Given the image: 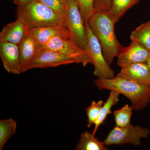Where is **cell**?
I'll use <instances>...</instances> for the list:
<instances>
[{
  "label": "cell",
  "instance_id": "6da1fadb",
  "mask_svg": "<svg viewBox=\"0 0 150 150\" xmlns=\"http://www.w3.org/2000/svg\"><path fill=\"white\" fill-rule=\"evenodd\" d=\"M88 22L92 31L99 40L105 59L110 65L124 48L115 35V23L107 13L98 11L94 12Z\"/></svg>",
  "mask_w": 150,
  "mask_h": 150
},
{
  "label": "cell",
  "instance_id": "7a4b0ae2",
  "mask_svg": "<svg viewBox=\"0 0 150 150\" xmlns=\"http://www.w3.org/2000/svg\"><path fill=\"white\" fill-rule=\"evenodd\" d=\"M99 89L114 91L131 100L133 110L144 108L150 102V86L144 85L117 76L111 79H98L94 82Z\"/></svg>",
  "mask_w": 150,
  "mask_h": 150
},
{
  "label": "cell",
  "instance_id": "3957f363",
  "mask_svg": "<svg viewBox=\"0 0 150 150\" xmlns=\"http://www.w3.org/2000/svg\"><path fill=\"white\" fill-rule=\"evenodd\" d=\"M17 11L18 18L24 22L29 29L48 26L66 27L54 11L38 0L18 6Z\"/></svg>",
  "mask_w": 150,
  "mask_h": 150
},
{
  "label": "cell",
  "instance_id": "277c9868",
  "mask_svg": "<svg viewBox=\"0 0 150 150\" xmlns=\"http://www.w3.org/2000/svg\"><path fill=\"white\" fill-rule=\"evenodd\" d=\"M85 25L86 34V50L91 56L94 67L93 75L99 79L114 77V71L105 59L99 40L92 31L88 22L85 23Z\"/></svg>",
  "mask_w": 150,
  "mask_h": 150
},
{
  "label": "cell",
  "instance_id": "5b68a950",
  "mask_svg": "<svg viewBox=\"0 0 150 150\" xmlns=\"http://www.w3.org/2000/svg\"><path fill=\"white\" fill-rule=\"evenodd\" d=\"M150 133L149 129L140 126L131 124L124 127L115 126L103 142L105 146L126 144L139 146L141 139L147 138Z\"/></svg>",
  "mask_w": 150,
  "mask_h": 150
},
{
  "label": "cell",
  "instance_id": "8992f818",
  "mask_svg": "<svg viewBox=\"0 0 150 150\" xmlns=\"http://www.w3.org/2000/svg\"><path fill=\"white\" fill-rule=\"evenodd\" d=\"M43 47L69 56L75 60L77 64H81L84 67L88 64H93L88 51L81 48L71 38L62 36L54 37Z\"/></svg>",
  "mask_w": 150,
  "mask_h": 150
},
{
  "label": "cell",
  "instance_id": "52a82bcc",
  "mask_svg": "<svg viewBox=\"0 0 150 150\" xmlns=\"http://www.w3.org/2000/svg\"><path fill=\"white\" fill-rule=\"evenodd\" d=\"M65 25L74 41L85 49L86 34L83 18L74 0H69L66 5Z\"/></svg>",
  "mask_w": 150,
  "mask_h": 150
},
{
  "label": "cell",
  "instance_id": "ba28073f",
  "mask_svg": "<svg viewBox=\"0 0 150 150\" xmlns=\"http://www.w3.org/2000/svg\"><path fill=\"white\" fill-rule=\"evenodd\" d=\"M72 64L77 63L69 56L54 50L43 48L30 63L27 70L53 68Z\"/></svg>",
  "mask_w": 150,
  "mask_h": 150
},
{
  "label": "cell",
  "instance_id": "9c48e42d",
  "mask_svg": "<svg viewBox=\"0 0 150 150\" xmlns=\"http://www.w3.org/2000/svg\"><path fill=\"white\" fill-rule=\"evenodd\" d=\"M0 57L4 68L8 72L17 75L21 74L18 45L0 41Z\"/></svg>",
  "mask_w": 150,
  "mask_h": 150
},
{
  "label": "cell",
  "instance_id": "30bf717a",
  "mask_svg": "<svg viewBox=\"0 0 150 150\" xmlns=\"http://www.w3.org/2000/svg\"><path fill=\"white\" fill-rule=\"evenodd\" d=\"M117 64L119 67H126L138 63H146L150 58V52L136 41L124 47L118 56Z\"/></svg>",
  "mask_w": 150,
  "mask_h": 150
},
{
  "label": "cell",
  "instance_id": "8fae6325",
  "mask_svg": "<svg viewBox=\"0 0 150 150\" xmlns=\"http://www.w3.org/2000/svg\"><path fill=\"white\" fill-rule=\"evenodd\" d=\"M117 76L150 86V72L146 63H138L122 67Z\"/></svg>",
  "mask_w": 150,
  "mask_h": 150
},
{
  "label": "cell",
  "instance_id": "7c38bea8",
  "mask_svg": "<svg viewBox=\"0 0 150 150\" xmlns=\"http://www.w3.org/2000/svg\"><path fill=\"white\" fill-rule=\"evenodd\" d=\"M21 73L27 71V67L35 58L43 46L28 33L18 45Z\"/></svg>",
  "mask_w": 150,
  "mask_h": 150
},
{
  "label": "cell",
  "instance_id": "4fadbf2b",
  "mask_svg": "<svg viewBox=\"0 0 150 150\" xmlns=\"http://www.w3.org/2000/svg\"><path fill=\"white\" fill-rule=\"evenodd\" d=\"M29 28L22 20L18 18L15 21L8 23L0 33V41L7 42L19 45L27 35Z\"/></svg>",
  "mask_w": 150,
  "mask_h": 150
},
{
  "label": "cell",
  "instance_id": "5bb4252c",
  "mask_svg": "<svg viewBox=\"0 0 150 150\" xmlns=\"http://www.w3.org/2000/svg\"><path fill=\"white\" fill-rule=\"evenodd\" d=\"M28 33L43 46L52 38L57 36L73 40L69 30L64 26H48L33 28L29 30Z\"/></svg>",
  "mask_w": 150,
  "mask_h": 150
},
{
  "label": "cell",
  "instance_id": "9a60e30c",
  "mask_svg": "<svg viewBox=\"0 0 150 150\" xmlns=\"http://www.w3.org/2000/svg\"><path fill=\"white\" fill-rule=\"evenodd\" d=\"M140 0H112L110 8L107 13L117 22L129 9L139 2Z\"/></svg>",
  "mask_w": 150,
  "mask_h": 150
},
{
  "label": "cell",
  "instance_id": "2e32d148",
  "mask_svg": "<svg viewBox=\"0 0 150 150\" xmlns=\"http://www.w3.org/2000/svg\"><path fill=\"white\" fill-rule=\"evenodd\" d=\"M76 150H106L103 142H101L92 133L86 131L81 135Z\"/></svg>",
  "mask_w": 150,
  "mask_h": 150
},
{
  "label": "cell",
  "instance_id": "e0dca14e",
  "mask_svg": "<svg viewBox=\"0 0 150 150\" xmlns=\"http://www.w3.org/2000/svg\"><path fill=\"white\" fill-rule=\"evenodd\" d=\"M120 94H121L118 92L114 91H110L107 101L103 103L100 110L99 117L95 123L94 129L92 133L93 135H95L100 125L103 123L108 115L112 113L111 108L112 106L118 103L119 101V97Z\"/></svg>",
  "mask_w": 150,
  "mask_h": 150
},
{
  "label": "cell",
  "instance_id": "ac0fdd59",
  "mask_svg": "<svg viewBox=\"0 0 150 150\" xmlns=\"http://www.w3.org/2000/svg\"><path fill=\"white\" fill-rule=\"evenodd\" d=\"M131 41H136L150 52V25L149 22L141 24L132 31Z\"/></svg>",
  "mask_w": 150,
  "mask_h": 150
},
{
  "label": "cell",
  "instance_id": "d6986e66",
  "mask_svg": "<svg viewBox=\"0 0 150 150\" xmlns=\"http://www.w3.org/2000/svg\"><path fill=\"white\" fill-rule=\"evenodd\" d=\"M17 123L12 118L0 120V150L16 132Z\"/></svg>",
  "mask_w": 150,
  "mask_h": 150
},
{
  "label": "cell",
  "instance_id": "ffe728a7",
  "mask_svg": "<svg viewBox=\"0 0 150 150\" xmlns=\"http://www.w3.org/2000/svg\"><path fill=\"white\" fill-rule=\"evenodd\" d=\"M133 110L131 106L126 104L121 109L115 110L113 112V115L116 126L124 127L130 125Z\"/></svg>",
  "mask_w": 150,
  "mask_h": 150
},
{
  "label": "cell",
  "instance_id": "44dd1931",
  "mask_svg": "<svg viewBox=\"0 0 150 150\" xmlns=\"http://www.w3.org/2000/svg\"><path fill=\"white\" fill-rule=\"evenodd\" d=\"M103 101L102 100L99 101H92L91 104L86 109L87 116V127L90 128L93 124H94L99 117L101 107L103 105Z\"/></svg>",
  "mask_w": 150,
  "mask_h": 150
},
{
  "label": "cell",
  "instance_id": "7402d4cb",
  "mask_svg": "<svg viewBox=\"0 0 150 150\" xmlns=\"http://www.w3.org/2000/svg\"><path fill=\"white\" fill-rule=\"evenodd\" d=\"M50 8L65 24L67 7L61 0H38ZM66 26V25H65Z\"/></svg>",
  "mask_w": 150,
  "mask_h": 150
},
{
  "label": "cell",
  "instance_id": "603a6c76",
  "mask_svg": "<svg viewBox=\"0 0 150 150\" xmlns=\"http://www.w3.org/2000/svg\"><path fill=\"white\" fill-rule=\"evenodd\" d=\"M85 23L88 21L94 12V0H74Z\"/></svg>",
  "mask_w": 150,
  "mask_h": 150
},
{
  "label": "cell",
  "instance_id": "cb8c5ba5",
  "mask_svg": "<svg viewBox=\"0 0 150 150\" xmlns=\"http://www.w3.org/2000/svg\"><path fill=\"white\" fill-rule=\"evenodd\" d=\"M112 0H94L95 11L107 13L111 5Z\"/></svg>",
  "mask_w": 150,
  "mask_h": 150
},
{
  "label": "cell",
  "instance_id": "d4e9b609",
  "mask_svg": "<svg viewBox=\"0 0 150 150\" xmlns=\"http://www.w3.org/2000/svg\"><path fill=\"white\" fill-rule=\"evenodd\" d=\"M33 0H13L14 4L17 6H20L25 4Z\"/></svg>",
  "mask_w": 150,
  "mask_h": 150
},
{
  "label": "cell",
  "instance_id": "484cf974",
  "mask_svg": "<svg viewBox=\"0 0 150 150\" xmlns=\"http://www.w3.org/2000/svg\"><path fill=\"white\" fill-rule=\"evenodd\" d=\"M147 64L148 67L149 68V69L150 72V58L148 59L147 61L146 62Z\"/></svg>",
  "mask_w": 150,
  "mask_h": 150
},
{
  "label": "cell",
  "instance_id": "4316f807",
  "mask_svg": "<svg viewBox=\"0 0 150 150\" xmlns=\"http://www.w3.org/2000/svg\"><path fill=\"white\" fill-rule=\"evenodd\" d=\"M61 1H62V2L64 3L65 5H67L69 0H61Z\"/></svg>",
  "mask_w": 150,
  "mask_h": 150
},
{
  "label": "cell",
  "instance_id": "83f0119b",
  "mask_svg": "<svg viewBox=\"0 0 150 150\" xmlns=\"http://www.w3.org/2000/svg\"><path fill=\"white\" fill-rule=\"evenodd\" d=\"M149 23L150 25V20L149 21Z\"/></svg>",
  "mask_w": 150,
  "mask_h": 150
}]
</instances>
